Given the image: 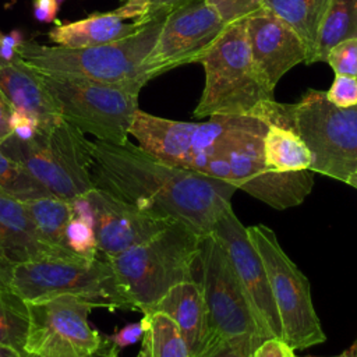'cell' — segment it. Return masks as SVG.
<instances>
[{
    "mask_svg": "<svg viewBox=\"0 0 357 357\" xmlns=\"http://www.w3.org/2000/svg\"><path fill=\"white\" fill-rule=\"evenodd\" d=\"M91 176L95 188L205 236L229 208L233 184L166 163L130 141H93Z\"/></svg>",
    "mask_w": 357,
    "mask_h": 357,
    "instance_id": "cell-1",
    "label": "cell"
},
{
    "mask_svg": "<svg viewBox=\"0 0 357 357\" xmlns=\"http://www.w3.org/2000/svg\"><path fill=\"white\" fill-rule=\"evenodd\" d=\"M268 126L266 121L248 116H211L206 123L177 121L138 109L130 135L152 156L198 173L211 159H225L262 139Z\"/></svg>",
    "mask_w": 357,
    "mask_h": 357,
    "instance_id": "cell-2",
    "label": "cell"
},
{
    "mask_svg": "<svg viewBox=\"0 0 357 357\" xmlns=\"http://www.w3.org/2000/svg\"><path fill=\"white\" fill-rule=\"evenodd\" d=\"M166 17L144 24L135 33L105 45L64 47L24 40L15 53L42 74L74 77L139 92L149 81L144 60L152 50Z\"/></svg>",
    "mask_w": 357,
    "mask_h": 357,
    "instance_id": "cell-3",
    "label": "cell"
},
{
    "mask_svg": "<svg viewBox=\"0 0 357 357\" xmlns=\"http://www.w3.org/2000/svg\"><path fill=\"white\" fill-rule=\"evenodd\" d=\"M199 63L205 85L195 117L248 116L271 124L278 102L252 63L244 18L230 22Z\"/></svg>",
    "mask_w": 357,
    "mask_h": 357,
    "instance_id": "cell-4",
    "label": "cell"
},
{
    "mask_svg": "<svg viewBox=\"0 0 357 357\" xmlns=\"http://www.w3.org/2000/svg\"><path fill=\"white\" fill-rule=\"evenodd\" d=\"M202 237L190 226L173 222L145 243L105 258L134 311L146 314L172 287L195 280Z\"/></svg>",
    "mask_w": 357,
    "mask_h": 357,
    "instance_id": "cell-5",
    "label": "cell"
},
{
    "mask_svg": "<svg viewBox=\"0 0 357 357\" xmlns=\"http://www.w3.org/2000/svg\"><path fill=\"white\" fill-rule=\"evenodd\" d=\"M92 145L81 130L60 119L49 127L36 128L28 138L11 134L0 144V151L50 195L73 201L95 188L91 176Z\"/></svg>",
    "mask_w": 357,
    "mask_h": 357,
    "instance_id": "cell-6",
    "label": "cell"
},
{
    "mask_svg": "<svg viewBox=\"0 0 357 357\" xmlns=\"http://www.w3.org/2000/svg\"><path fill=\"white\" fill-rule=\"evenodd\" d=\"M271 124L291 128L308 146L310 170L343 183L357 172V105L339 107L310 89L293 105H276Z\"/></svg>",
    "mask_w": 357,
    "mask_h": 357,
    "instance_id": "cell-7",
    "label": "cell"
},
{
    "mask_svg": "<svg viewBox=\"0 0 357 357\" xmlns=\"http://www.w3.org/2000/svg\"><path fill=\"white\" fill-rule=\"evenodd\" d=\"M10 289L25 301L71 296L93 308L132 310L112 265L100 254L95 259H42L14 265Z\"/></svg>",
    "mask_w": 357,
    "mask_h": 357,
    "instance_id": "cell-8",
    "label": "cell"
},
{
    "mask_svg": "<svg viewBox=\"0 0 357 357\" xmlns=\"http://www.w3.org/2000/svg\"><path fill=\"white\" fill-rule=\"evenodd\" d=\"M198 265L208 318L199 357H213L226 346L243 340H251L258 347L264 340L244 291L223 245L212 233L202 237Z\"/></svg>",
    "mask_w": 357,
    "mask_h": 357,
    "instance_id": "cell-9",
    "label": "cell"
},
{
    "mask_svg": "<svg viewBox=\"0 0 357 357\" xmlns=\"http://www.w3.org/2000/svg\"><path fill=\"white\" fill-rule=\"evenodd\" d=\"M247 234L257 250L271 286L282 326V337L293 350H303L326 340L314 308L307 276L280 247L272 229L248 226Z\"/></svg>",
    "mask_w": 357,
    "mask_h": 357,
    "instance_id": "cell-10",
    "label": "cell"
},
{
    "mask_svg": "<svg viewBox=\"0 0 357 357\" xmlns=\"http://www.w3.org/2000/svg\"><path fill=\"white\" fill-rule=\"evenodd\" d=\"M42 78L66 121L99 141L116 145L128 141L132 119L139 109V92L74 77L42 74Z\"/></svg>",
    "mask_w": 357,
    "mask_h": 357,
    "instance_id": "cell-11",
    "label": "cell"
},
{
    "mask_svg": "<svg viewBox=\"0 0 357 357\" xmlns=\"http://www.w3.org/2000/svg\"><path fill=\"white\" fill-rule=\"evenodd\" d=\"M29 329L24 351L36 357H92L105 336L88 322L92 304L71 296L26 301Z\"/></svg>",
    "mask_w": 357,
    "mask_h": 357,
    "instance_id": "cell-12",
    "label": "cell"
},
{
    "mask_svg": "<svg viewBox=\"0 0 357 357\" xmlns=\"http://www.w3.org/2000/svg\"><path fill=\"white\" fill-rule=\"evenodd\" d=\"M227 25L205 0H192L170 13L142 64L149 81L176 67L199 63Z\"/></svg>",
    "mask_w": 357,
    "mask_h": 357,
    "instance_id": "cell-13",
    "label": "cell"
},
{
    "mask_svg": "<svg viewBox=\"0 0 357 357\" xmlns=\"http://www.w3.org/2000/svg\"><path fill=\"white\" fill-rule=\"evenodd\" d=\"M211 233L223 245L233 265L262 340L282 337L280 319L265 266L248 238L245 226L238 220L231 206L219 216Z\"/></svg>",
    "mask_w": 357,
    "mask_h": 357,
    "instance_id": "cell-14",
    "label": "cell"
},
{
    "mask_svg": "<svg viewBox=\"0 0 357 357\" xmlns=\"http://www.w3.org/2000/svg\"><path fill=\"white\" fill-rule=\"evenodd\" d=\"M85 197L93 215L98 251L103 258L139 245L176 222L145 213L99 188L91 190Z\"/></svg>",
    "mask_w": 357,
    "mask_h": 357,
    "instance_id": "cell-15",
    "label": "cell"
},
{
    "mask_svg": "<svg viewBox=\"0 0 357 357\" xmlns=\"http://www.w3.org/2000/svg\"><path fill=\"white\" fill-rule=\"evenodd\" d=\"M244 21L252 63L265 85L275 91L279 79L290 68L305 63L307 49L286 22L264 8Z\"/></svg>",
    "mask_w": 357,
    "mask_h": 357,
    "instance_id": "cell-16",
    "label": "cell"
},
{
    "mask_svg": "<svg viewBox=\"0 0 357 357\" xmlns=\"http://www.w3.org/2000/svg\"><path fill=\"white\" fill-rule=\"evenodd\" d=\"M0 89L14 112L45 128L61 117V110L43 82L42 74L25 63L18 54L0 63Z\"/></svg>",
    "mask_w": 357,
    "mask_h": 357,
    "instance_id": "cell-17",
    "label": "cell"
},
{
    "mask_svg": "<svg viewBox=\"0 0 357 357\" xmlns=\"http://www.w3.org/2000/svg\"><path fill=\"white\" fill-rule=\"evenodd\" d=\"M0 255L13 266L42 259L77 261L47 245L25 202L0 190Z\"/></svg>",
    "mask_w": 357,
    "mask_h": 357,
    "instance_id": "cell-18",
    "label": "cell"
},
{
    "mask_svg": "<svg viewBox=\"0 0 357 357\" xmlns=\"http://www.w3.org/2000/svg\"><path fill=\"white\" fill-rule=\"evenodd\" d=\"M152 311L169 315L177 324L191 357H199L208 332L206 305L199 280L172 287Z\"/></svg>",
    "mask_w": 357,
    "mask_h": 357,
    "instance_id": "cell-19",
    "label": "cell"
},
{
    "mask_svg": "<svg viewBox=\"0 0 357 357\" xmlns=\"http://www.w3.org/2000/svg\"><path fill=\"white\" fill-rule=\"evenodd\" d=\"M127 20L114 11L93 13L82 20L57 24L53 26L47 36L50 42L64 47H88L124 39L135 33L144 24L134 20Z\"/></svg>",
    "mask_w": 357,
    "mask_h": 357,
    "instance_id": "cell-20",
    "label": "cell"
},
{
    "mask_svg": "<svg viewBox=\"0 0 357 357\" xmlns=\"http://www.w3.org/2000/svg\"><path fill=\"white\" fill-rule=\"evenodd\" d=\"M314 172H275L264 169L238 185L240 190L275 209L300 205L311 192Z\"/></svg>",
    "mask_w": 357,
    "mask_h": 357,
    "instance_id": "cell-21",
    "label": "cell"
},
{
    "mask_svg": "<svg viewBox=\"0 0 357 357\" xmlns=\"http://www.w3.org/2000/svg\"><path fill=\"white\" fill-rule=\"evenodd\" d=\"M331 0H265L264 10L286 22L307 49L305 63L311 64L318 32Z\"/></svg>",
    "mask_w": 357,
    "mask_h": 357,
    "instance_id": "cell-22",
    "label": "cell"
},
{
    "mask_svg": "<svg viewBox=\"0 0 357 357\" xmlns=\"http://www.w3.org/2000/svg\"><path fill=\"white\" fill-rule=\"evenodd\" d=\"M265 167L275 172H298L310 169L312 156L304 141L291 130L269 124L262 139Z\"/></svg>",
    "mask_w": 357,
    "mask_h": 357,
    "instance_id": "cell-23",
    "label": "cell"
},
{
    "mask_svg": "<svg viewBox=\"0 0 357 357\" xmlns=\"http://www.w3.org/2000/svg\"><path fill=\"white\" fill-rule=\"evenodd\" d=\"M25 205L42 240L47 245L71 258H79L73 251H70L66 238L67 226L73 218L71 201H66L53 195H46L26 201Z\"/></svg>",
    "mask_w": 357,
    "mask_h": 357,
    "instance_id": "cell-24",
    "label": "cell"
},
{
    "mask_svg": "<svg viewBox=\"0 0 357 357\" xmlns=\"http://www.w3.org/2000/svg\"><path fill=\"white\" fill-rule=\"evenodd\" d=\"M357 38V0H331L319 26L311 64L325 61L331 47Z\"/></svg>",
    "mask_w": 357,
    "mask_h": 357,
    "instance_id": "cell-25",
    "label": "cell"
},
{
    "mask_svg": "<svg viewBox=\"0 0 357 357\" xmlns=\"http://www.w3.org/2000/svg\"><path fill=\"white\" fill-rule=\"evenodd\" d=\"M145 332L141 339L151 357H191L187 343L177 324L165 312L149 311L144 314Z\"/></svg>",
    "mask_w": 357,
    "mask_h": 357,
    "instance_id": "cell-26",
    "label": "cell"
},
{
    "mask_svg": "<svg viewBox=\"0 0 357 357\" xmlns=\"http://www.w3.org/2000/svg\"><path fill=\"white\" fill-rule=\"evenodd\" d=\"M28 329V303L10 287L0 289V346H10L25 353Z\"/></svg>",
    "mask_w": 357,
    "mask_h": 357,
    "instance_id": "cell-27",
    "label": "cell"
},
{
    "mask_svg": "<svg viewBox=\"0 0 357 357\" xmlns=\"http://www.w3.org/2000/svg\"><path fill=\"white\" fill-rule=\"evenodd\" d=\"M73 218L67 226L66 238L67 247L77 257L84 259H95L99 257L95 231L93 215L86 197H79L71 201Z\"/></svg>",
    "mask_w": 357,
    "mask_h": 357,
    "instance_id": "cell-28",
    "label": "cell"
},
{
    "mask_svg": "<svg viewBox=\"0 0 357 357\" xmlns=\"http://www.w3.org/2000/svg\"><path fill=\"white\" fill-rule=\"evenodd\" d=\"M0 190L11 197L26 202L50 195L25 169L0 151Z\"/></svg>",
    "mask_w": 357,
    "mask_h": 357,
    "instance_id": "cell-29",
    "label": "cell"
},
{
    "mask_svg": "<svg viewBox=\"0 0 357 357\" xmlns=\"http://www.w3.org/2000/svg\"><path fill=\"white\" fill-rule=\"evenodd\" d=\"M325 61L332 67L335 75L357 78V38L344 39L331 47Z\"/></svg>",
    "mask_w": 357,
    "mask_h": 357,
    "instance_id": "cell-30",
    "label": "cell"
},
{
    "mask_svg": "<svg viewBox=\"0 0 357 357\" xmlns=\"http://www.w3.org/2000/svg\"><path fill=\"white\" fill-rule=\"evenodd\" d=\"M326 98L331 103L339 107H351L357 105V78L350 75H335V79L328 91Z\"/></svg>",
    "mask_w": 357,
    "mask_h": 357,
    "instance_id": "cell-31",
    "label": "cell"
},
{
    "mask_svg": "<svg viewBox=\"0 0 357 357\" xmlns=\"http://www.w3.org/2000/svg\"><path fill=\"white\" fill-rule=\"evenodd\" d=\"M192 0H145V7H144V14L138 18L141 24H146L152 20L167 17L170 13L174 10L191 3Z\"/></svg>",
    "mask_w": 357,
    "mask_h": 357,
    "instance_id": "cell-32",
    "label": "cell"
},
{
    "mask_svg": "<svg viewBox=\"0 0 357 357\" xmlns=\"http://www.w3.org/2000/svg\"><path fill=\"white\" fill-rule=\"evenodd\" d=\"M264 1L265 0H231L219 14L226 24H230L257 13L261 10Z\"/></svg>",
    "mask_w": 357,
    "mask_h": 357,
    "instance_id": "cell-33",
    "label": "cell"
},
{
    "mask_svg": "<svg viewBox=\"0 0 357 357\" xmlns=\"http://www.w3.org/2000/svg\"><path fill=\"white\" fill-rule=\"evenodd\" d=\"M294 351L282 337H269L254 350L252 357H296Z\"/></svg>",
    "mask_w": 357,
    "mask_h": 357,
    "instance_id": "cell-34",
    "label": "cell"
},
{
    "mask_svg": "<svg viewBox=\"0 0 357 357\" xmlns=\"http://www.w3.org/2000/svg\"><path fill=\"white\" fill-rule=\"evenodd\" d=\"M144 332H145V325L141 319L139 322H134V324H128V325L123 326L119 332L112 335L109 339L113 342V344L117 349H123V347H127V346L134 344L138 340H141L144 336Z\"/></svg>",
    "mask_w": 357,
    "mask_h": 357,
    "instance_id": "cell-35",
    "label": "cell"
},
{
    "mask_svg": "<svg viewBox=\"0 0 357 357\" xmlns=\"http://www.w3.org/2000/svg\"><path fill=\"white\" fill-rule=\"evenodd\" d=\"M64 0H32V11L36 21L43 24L57 22V14Z\"/></svg>",
    "mask_w": 357,
    "mask_h": 357,
    "instance_id": "cell-36",
    "label": "cell"
},
{
    "mask_svg": "<svg viewBox=\"0 0 357 357\" xmlns=\"http://www.w3.org/2000/svg\"><path fill=\"white\" fill-rule=\"evenodd\" d=\"M14 109L0 89V144L13 134Z\"/></svg>",
    "mask_w": 357,
    "mask_h": 357,
    "instance_id": "cell-37",
    "label": "cell"
},
{
    "mask_svg": "<svg viewBox=\"0 0 357 357\" xmlns=\"http://www.w3.org/2000/svg\"><path fill=\"white\" fill-rule=\"evenodd\" d=\"M255 344L251 340H243L226 346L213 357H252Z\"/></svg>",
    "mask_w": 357,
    "mask_h": 357,
    "instance_id": "cell-38",
    "label": "cell"
},
{
    "mask_svg": "<svg viewBox=\"0 0 357 357\" xmlns=\"http://www.w3.org/2000/svg\"><path fill=\"white\" fill-rule=\"evenodd\" d=\"M92 357H119V349L113 344V342L109 337H105L100 347L95 351ZM137 357H151L145 343H141V350L137 354Z\"/></svg>",
    "mask_w": 357,
    "mask_h": 357,
    "instance_id": "cell-39",
    "label": "cell"
},
{
    "mask_svg": "<svg viewBox=\"0 0 357 357\" xmlns=\"http://www.w3.org/2000/svg\"><path fill=\"white\" fill-rule=\"evenodd\" d=\"M145 0H124V3L116 8L126 20H135L144 14Z\"/></svg>",
    "mask_w": 357,
    "mask_h": 357,
    "instance_id": "cell-40",
    "label": "cell"
},
{
    "mask_svg": "<svg viewBox=\"0 0 357 357\" xmlns=\"http://www.w3.org/2000/svg\"><path fill=\"white\" fill-rule=\"evenodd\" d=\"M13 265L0 255V289H8L11 280Z\"/></svg>",
    "mask_w": 357,
    "mask_h": 357,
    "instance_id": "cell-41",
    "label": "cell"
},
{
    "mask_svg": "<svg viewBox=\"0 0 357 357\" xmlns=\"http://www.w3.org/2000/svg\"><path fill=\"white\" fill-rule=\"evenodd\" d=\"M29 354L21 353L10 346H0V357H28Z\"/></svg>",
    "mask_w": 357,
    "mask_h": 357,
    "instance_id": "cell-42",
    "label": "cell"
},
{
    "mask_svg": "<svg viewBox=\"0 0 357 357\" xmlns=\"http://www.w3.org/2000/svg\"><path fill=\"white\" fill-rule=\"evenodd\" d=\"M332 357H357V340L354 342V344L350 349L344 350L343 353H340L337 356H332Z\"/></svg>",
    "mask_w": 357,
    "mask_h": 357,
    "instance_id": "cell-43",
    "label": "cell"
},
{
    "mask_svg": "<svg viewBox=\"0 0 357 357\" xmlns=\"http://www.w3.org/2000/svg\"><path fill=\"white\" fill-rule=\"evenodd\" d=\"M208 4H211L212 7H215L218 11H220L222 8H225L231 0H205Z\"/></svg>",
    "mask_w": 357,
    "mask_h": 357,
    "instance_id": "cell-44",
    "label": "cell"
},
{
    "mask_svg": "<svg viewBox=\"0 0 357 357\" xmlns=\"http://www.w3.org/2000/svg\"><path fill=\"white\" fill-rule=\"evenodd\" d=\"M346 184H349V185H351L353 188H356V190H357V172L349 176V178H347Z\"/></svg>",
    "mask_w": 357,
    "mask_h": 357,
    "instance_id": "cell-45",
    "label": "cell"
},
{
    "mask_svg": "<svg viewBox=\"0 0 357 357\" xmlns=\"http://www.w3.org/2000/svg\"><path fill=\"white\" fill-rule=\"evenodd\" d=\"M28 357H36V356H28Z\"/></svg>",
    "mask_w": 357,
    "mask_h": 357,
    "instance_id": "cell-46",
    "label": "cell"
},
{
    "mask_svg": "<svg viewBox=\"0 0 357 357\" xmlns=\"http://www.w3.org/2000/svg\"><path fill=\"white\" fill-rule=\"evenodd\" d=\"M11 1H15V0H11Z\"/></svg>",
    "mask_w": 357,
    "mask_h": 357,
    "instance_id": "cell-47",
    "label": "cell"
},
{
    "mask_svg": "<svg viewBox=\"0 0 357 357\" xmlns=\"http://www.w3.org/2000/svg\"><path fill=\"white\" fill-rule=\"evenodd\" d=\"M0 33H1V32H0Z\"/></svg>",
    "mask_w": 357,
    "mask_h": 357,
    "instance_id": "cell-48",
    "label": "cell"
},
{
    "mask_svg": "<svg viewBox=\"0 0 357 357\" xmlns=\"http://www.w3.org/2000/svg\"><path fill=\"white\" fill-rule=\"evenodd\" d=\"M296 357H297V356H296Z\"/></svg>",
    "mask_w": 357,
    "mask_h": 357,
    "instance_id": "cell-49",
    "label": "cell"
}]
</instances>
